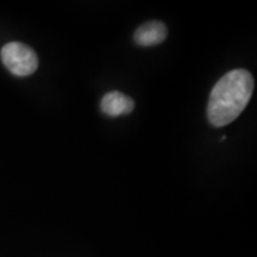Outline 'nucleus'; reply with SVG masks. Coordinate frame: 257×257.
Masks as SVG:
<instances>
[{
  "mask_svg": "<svg viewBox=\"0 0 257 257\" xmlns=\"http://www.w3.org/2000/svg\"><path fill=\"white\" fill-rule=\"evenodd\" d=\"M2 61L16 76H29L38 68V57L34 49L21 42H10L3 47Z\"/></svg>",
  "mask_w": 257,
  "mask_h": 257,
  "instance_id": "nucleus-2",
  "label": "nucleus"
},
{
  "mask_svg": "<svg viewBox=\"0 0 257 257\" xmlns=\"http://www.w3.org/2000/svg\"><path fill=\"white\" fill-rule=\"evenodd\" d=\"M252 75L245 69H233L220 78L212 89L207 104L211 125L221 127L232 123L246 107L253 92Z\"/></svg>",
  "mask_w": 257,
  "mask_h": 257,
  "instance_id": "nucleus-1",
  "label": "nucleus"
},
{
  "mask_svg": "<svg viewBox=\"0 0 257 257\" xmlns=\"http://www.w3.org/2000/svg\"><path fill=\"white\" fill-rule=\"evenodd\" d=\"M100 108L108 117H119V115L128 114L134 111L135 101L133 98L118 91L108 92L102 96Z\"/></svg>",
  "mask_w": 257,
  "mask_h": 257,
  "instance_id": "nucleus-4",
  "label": "nucleus"
},
{
  "mask_svg": "<svg viewBox=\"0 0 257 257\" xmlns=\"http://www.w3.org/2000/svg\"><path fill=\"white\" fill-rule=\"evenodd\" d=\"M168 36V29L162 22L150 21L141 25L135 31L134 40L141 47H153L161 44Z\"/></svg>",
  "mask_w": 257,
  "mask_h": 257,
  "instance_id": "nucleus-3",
  "label": "nucleus"
}]
</instances>
